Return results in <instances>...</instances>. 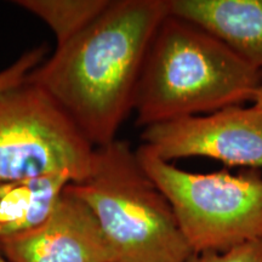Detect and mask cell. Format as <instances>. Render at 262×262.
<instances>
[{
    "label": "cell",
    "mask_w": 262,
    "mask_h": 262,
    "mask_svg": "<svg viewBox=\"0 0 262 262\" xmlns=\"http://www.w3.org/2000/svg\"><path fill=\"white\" fill-rule=\"evenodd\" d=\"M168 0H111L77 37L28 74L96 147L117 140Z\"/></svg>",
    "instance_id": "obj_1"
},
{
    "label": "cell",
    "mask_w": 262,
    "mask_h": 262,
    "mask_svg": "<svg viewBox=\"0 0 262 262\" xmlns=\"http://www.w3.org/2000/svg\"><path fill=\"white\" fill-rule=\"evenodd\" d=\"M262 73L194 24L168 15L153 35L133 111L147 127L253 101Z\"/></svg>",
    "instance_id": "obj_2"
},
{
    "label": "cell",
    "mask_w": 262,
    "mask_h": 262,
    "mask_svg": "<svg viewBox=\"0 0 262 262\" xmlns=\"http://www.w3.org/2000/svg\"><path fill=\"white\" fill-rule=\"evenodd\" d=\"M70 189L94 212L112 262H188L194 254L127 141L96 147L90 175Z\"/></svg>",
    "instance_id": "obj_3"
},
{
    "label": "cell",
    "mask_w": 262,
    "mask_h": 262,
    "mask_svg": "<svg viewBox=\"0 0 262 262\" xmlns=\"http://www.w3.org/2000/svg\"><path fill=\"white\" fill-rule=\"evenodd\" d=\"M135 152L171 205L193 253H224L262 238L260 172H188L160 159L145 145Z\"/></svg>",
    "instance_id": "obj_4"
},
{
    "label": "cell",
    "mask_w": 262,
    "mask_h": 262,
    "mask_svg": "<svg viewBox=\"0 0 262 262\" xmlns=\"http://www.w3.org/2000/svg\"><path fill=\"white\" fill-rule=\"evenodd\" d=\"M95 147L37 85L0 90V183L66 173L88 179Z\"/></svg>",
    "instance_id": "obj_5"
},
{
    "label": "cell",
    "mask_w": 262,
    "mask_h": 262,
    "mask_svg": "<svg viewBox=\"0 0 262 262\" xmlns=\"http://www.w3.org/2000/svg\"><path fill=\"white\" fill-rule=\"evenodd\" d=\"M143 145L160 159L206 157L229 166H262V110L231 106L143 129Z\"/></svg>",
    "instance_id": "obj_6"
},
{
    "label": "cell",
    "mask_w": 262,
    "mask_h": 262,
    "mask_svg": "<svg viewBox=\"0 0 262 262\" xmlns=\"http://www.w3.org/2000/svg\"><path fill=\"white\" fill-rule=\"evenodd\" d=\"M0 253L10 262H112L94 212L70 185L41 225L0 239Z\"/></svg>",
    "instance_id": "obj_7"
},
{
    "label": "cell",
    "mask_w": 262,
    "mask_h": 262,
    "mask_svg": "<svg viewBox=\"0 0 262 262\" xmlns=\"http://www.w3.org/2000/svg\"><path fill=\"white\" fill-rule=\"evenodd\" d=\"M168 10L205 29L262 73V0H168Z\"/></svg>",
    "instance_id": "obj_8"
},
{
    "label": "cell",
    "mask_w": 262,
    "mask_h": 262,
    "mask_svg": "<svg viewBox=\"0 0 262 262\" xmlns=\"http://www.w3.org/2000/svg\"><path fill=\"white\" fill-rule=\"evenodd\" d=\"M72 179L66 173L0 183V239L14 237L41 225Z\"/></svg>",
    "instance_id": "obj_9"
},
{
    "label": "cell",
    "mask_w": 262,
    "mask_h": 262,
    "mask_svg": "<svg viewBox=\"0 0 262 262\" xmlns=\"http://www.w3.org/2000/svg\"><path fill=\"white\" fill-rule=\"evenodd\" d=\"M110 3L111 0H16L14 4L40 18L54 33L58 48L93 24Z\"/></svg>",
    "instance_id": "obj_10"
},
{
    "label": "cell",
    "mask_w": 262,
    "mask_h": 262,
    "mask_svg": "<svg viewBox=\"0 0 262 262\" xmlns=\"http://www.w3.org/2000/svg\"><path fill=\"white\" fill-rule=\"evenodd\" d=\"M45 55H47V48L45 45H41L26 51L10 67L0 71V90L24 83L27 79L28 74L44 62Z\"/></svg>",
    "instance_id": "obj_11"
},
{
    "label": "cell",
    "mask_w": 262,
    "mask_h": 262,
    "mask_svg": "<svg viewBox=\"0 0 262 262\" xmlns=\"http://www.w3.org/2000/svg\"><path fill=\"white\" fill-rule=\"evenodd\" d=\"M188 262H262V238L248 242L224 253L193 254Z\"/></svg>",
    "instance_id": "obj_12"
},
{
    "label": "cell",
    "mask_w": 262,
    "mask_h": 262,
    "mask_svg": "<svg viewBox=\"0 0 262 262\" xmlns=\"http://www.w3.org/2000/svg\"><path fill=\"white\" fill-rule=\"evenodd\" d=\"M253 102H254V106H256L257 108L262 110V84H261V86L257 89L256 93H255Z\"/></svg>",
    "instance_id": "obj_13"
},
{
    "label": "cell",
    "mask_w": 262,
    "mask_h": 262,
    "mask_svg": "<svg viewBox=\"0 0 262 262\" xmlns=\"http://www.w3.org/2000/svg\"><path fill=\"white\" fill-rule=\"evenodd\" d=\"M0 262H10V261L4 256V255L0 253Z\"/></svg>",
    "instance_id": "obj_14"
}]
</instances>
